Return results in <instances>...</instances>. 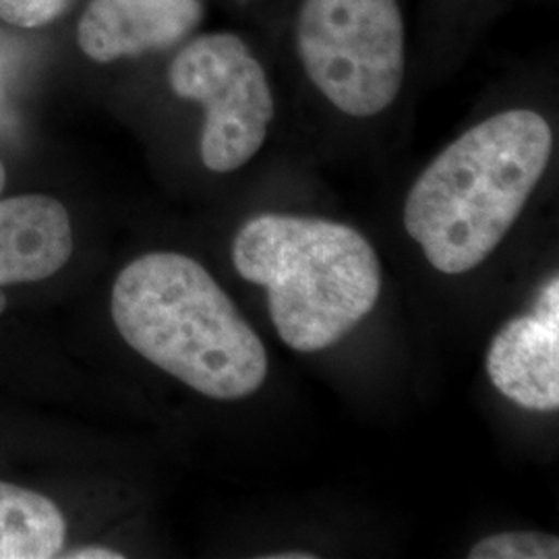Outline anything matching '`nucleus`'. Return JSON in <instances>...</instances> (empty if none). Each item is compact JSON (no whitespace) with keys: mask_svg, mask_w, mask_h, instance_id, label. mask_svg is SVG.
Segmentation results:
<instances>
[{"mask_svg":"<svg viewBox=\"0 0 559 559\" xmlns=\"http://www.w3.org/2000/svg\"><path fill=\"white\" fill-rule=\"evenodd\" d=\"M554 135L533 110L483 120L448 145L413 185L404 226L441 274H464L500 245L539 185Z\"/></svg>","mask_w":559,"mask_h":559,"instance_id":"nucleus-1","label":"nucleus"},{"mask_svg":"<svg viewBox=\"0 0 559 559\" xmlns=\"http://www.w3.org/2000/svg\"><path fill=\"white\" fill-rule=\"evenodd\" d=\"M122 340L162 371L214 400L255 394L267 378L260 336L198 261L147 253L112 288Z\"/></svg>","mask_w":559,"mask_h":559,"instance_id":"nucleus-2","label":"nucleus"},{"mask_svg":"<svg viewBox=\"0 0 559 559\" xmlns=\"http://www.w3.org/2000/svg\"><path fill=\"white\" fill-rule=\"evenodd\" d=\"M240 278L263 286L280 340L318 353L365 320L381 293V263L359 230L321 218L263 214L233 240Z\"/></svg>","mask_w":559,"mask_h":559,"instance_id":"nucleus-3","label":"nucleus"},{"mask_svg":"<svg viewBox=\"0 0 559 559\" xmlns=\"http://www.w3.org/2000/svg\"><path fill=\"white\" fill-rule=\"evenodd\" d=\"M297 46L309 80L344 115L376 117L396 100L404 80L396 0H305Z\"/></svg>","mask_w":559,"mask_h":559,"instance_id":"nucleus-4","label":"nucleus"},{"mask_svg":"<svg viewBox=\"0 0 559 559\" xmlns=\"http://www.w3.org/2000/svg\"><path fill=\"white\" fill-rule=\"evenodd\" d=\"M168 81L179 98L205 108L200 152L207 170H239L260 152L274 119V98L260 60L235 34L187 44L173 60Z\"/></svg>","mask_w":559,"mask_h":559,"instance_id":"nucleus-5","label":"nucleus"},{"mask_svg":"<svg viewBox=\"0 0 559 559\" xmlns=\"http://www.w3.org/2000/svg\"><path fill=\"white\" fill-rule=\"evenodd\" d=\"M487 373L501 394L528 411L559 408V280L540 290L537 309L508 321L489 346Z\"/></svg>","mask_w":559,"mask_h":559,"instance_id":"nucleus-6","label":"nucleus"},{"mask_svg":"<svg viewBox=\"0 0 559 559\" xmlns=\"http://www.w3.org/2000/svg\"><path fill=\"white\" fill-rule=\"evenodd\" d=\"M201 15V0H90L78 44L96 62L141 57L182 40Z\"/></svg>","mask_w":559,"mask_h":559,"instance_id":"nucleus-7","label":"nucleus"},{"mask_svg":"<svg viewBox=\"0 0 559 559\" xmlns=\"http://www.w3.org/2000/svg\"><path fill=\"white\" fill-rule=\"evenodd\" d=\"M73 253L71 218L48 195L0 200V313L9 284L40 282L60 272Z\"/></svg>","mask_w":559,"mask_h":559,"instance_id":"nucleus-8","label":"nucleus"},{"mask_svg":"<svg viewBox=\"0 0 559 559\" xmlns=\"http://www.w3.org/2000/svg\"><path fill=\"white\" fill-rule=\"evenodd\" d=\"M67 522L38 491L0 480V559L59 558Z\"/></svg>","mask_w":559,"mask_h":559,"instance_id":"nucleus-9","label":"nucleus"},{"mask_svg":"<svg viewBox=\"0 0 559 559\" xmlns=\"http://www.w3.org/2000/svg\"><path fill=\"white\" fill-rule=\"evenodd\" d=\"M471 559H558L559 540L545 533H501L479 540Z\"/></svg>","mask_w":559,"mask_h":559,"instance_id":"nucleus-10","label":"nucleus"},{"mask_svg":"<svg viewBox=\"0 0 559 559\" xmlns=\"http://www.w3.org/2000/svg\"><path fill=\"white\" fill-rule=\"evenodd\" d=\"M73 0H0V20L34 29L59 20Z\"/></svg>","mask_w":559,"mask_h":559,"instance_id":"nucleus-11","label":"nucleus"},{"mask_svg":"<svg viewBox=\"0 0 559 559\" xmlns=\"http://www.w3.org/2000/svg\"><path fill=\"white\" fill-rule=\"evenodd\" d=\"M62 558L67 559H122L124 556L115 551V549H108V547H80V549H73L69 554H62Z\"/></svg>","mask_w":559,"mask_h":559,"instance_id":"nucleus-12","label":"nucleus"},{"mask_svg":"<svg viewBox=\"0 0 559 559\" xmlns=\"http://www.w3.org/2000/svg\"><path fill=\"white\" fill-rule=\"evenodd\" d=\"M316 556L311 554H280V556H272V559H313Z\"/></svg>","mask_w":559,"mask_h":559,"instance_id":"nucleus-13","label":"nucleus"},{"mask_svg":"<svg viewBox=\"0 0 559 559\" xmlns=\"http://www.w3.org/2000/svg\"><path fill=\"white\" fill-rule=\"evenodd\" d=\"M4 180H7V173H4V166H2V162H0V191L4 189Z\"/></svg>","mask_w":559,"mask_h":559,"instance_id":"nucleus-14","label":"nucleus"}]
</instances>
